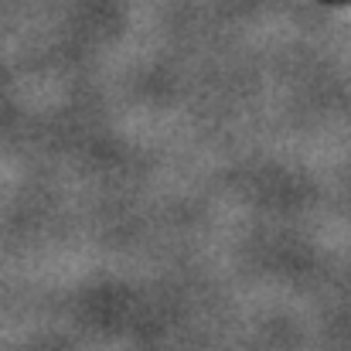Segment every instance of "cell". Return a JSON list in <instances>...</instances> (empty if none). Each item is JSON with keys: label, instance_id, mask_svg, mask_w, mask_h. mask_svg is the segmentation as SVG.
I'll return each instance as SVG.
<instances>
[{"label": "cell", "instance_id": "cell-1", "mask_svg": "<svg viewBox=\"0 0 351 351\" xmlns=\"http://www.w3.org/2000/svg\"><path fill=\"white\" fill-rule=\"evenodd\" d=\"M324 3H351V0H324Z\"/></svg>", "mask_w": 351, "mask_h": 351}]
</instances>
